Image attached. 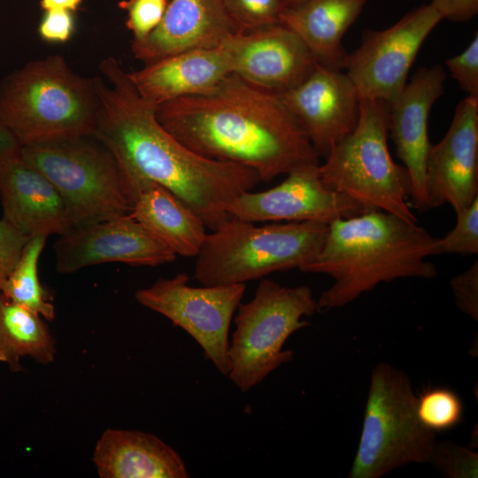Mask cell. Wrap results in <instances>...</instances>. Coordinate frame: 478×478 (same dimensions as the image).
I'll return each instance as SVG.
<instances>
[{"label":"cell","mask_w":478,"mask_h":478,"mask_svg":"<svg viewBox=\"0 0 478 478\" xmlns=\"http://www.w3.org/2000/svg\"><path fill=\"white\" fill-rule=\"evenodd\" d=\"M416 411L419 420L427 428L434 432L444 431L460 422L463 405L454 391L434 388L417 396Z\"/></svg>","instance_id":"cell-26"},{"label":"cell","mask_w":478,"mask_h":478,"mask_svg":"<svg viewBox=\"0 0 478 478\" xmlns=\"http://www.w3.org/2000/svg\"><path fill=\"white\" fill-rule=\"evenodd\" d=\"M231 73L229 58L220 45L147 63L128 76L140 96L157 107L178 97L211 91Z\"/></svg>","instance_id":"cell-20"},{"label":"cell","mask_w":478,"mask_h":478,"mask_svg":"<svg viewBox=\"0 0 478 478\" xmlns=\"http://www.w3.org/2000/svg\"><path fill=\"white\" fill-rule=\"evenodd\" d=\"M74 29L73 19L69 11H47L42 19L38 32L48 42H66Z\"/></svg>","instance_id":"cell-34"},{"label":"cell","mask_w":478,"mask_h":478,"mask_svg":"<svg viewBox=\"0 0 478 478\" xmlns=\"http://www.w3.org/2000/svg\"><path fill=\"white\" fill-rule=\"evenodd\" d=\"M46 238L44 235H32L28 238L17 263L2 286L1 295L46 320H52L55 318V307L49 300L37 272L39 258Z\"/></svg>","instance_id":"cell-25"},{"label":"cell","mask_w":478,"mask_h":478,"mask_svg":"<svg viewBox=\"0 0 478 478\" xmlns=\"http://www.w3.org/2000/svg\"><path fill=\"white\" fill-rule=\"evenodd\" d=\"M238 31L250 32L281 23L286 5L281 0H224Z\"/></svg>","instance_id":"cell-27"},{"label":"cell","mask_w":478,"mask_h":478,"mask_svg":"<svg viewBox=\"0 0 478 478\" xmlns=\"http://www.w3.org/2000/svg\"><path fill=\"white\" fill-rule=\"evenodd\" d=\"M21 145L12 132L0 121V169L20 158Z\"/></svg>","instance_id":"cell-36"},{"label":"cell","mask_w":478,"mask_h":478,"mask_svg":"<svg viewBox=\"0 0 478 478\" xmlns=\"http://www.w3.org/2000/svg\"><path fill=\"white\" fill-rule=\"evenodd\" d=\"M317 63L297 85L279 94L320 157L351 133L361 97L346 73Z\"/></svg>","instance_id":"cell-14"},{"label":"cell","mask_w":478,"mask_h":478,"mask_svg":"<svg viewBox=\"0 0 478 478\" xmlns=\"http://www.w3.org/2000/svg\"><path fill=\"white\" fill-rule=\"evenodd\" d=\"M281 1L284 3L286 7H293V6L299 5L306 2L307 0H281Z\"/></svg>","instance_id":"cell-38"},{"label":"cell","mask_w":478,"mask_h":478,"mask_svg":"<svg viewBox=\"0 0 478 478\" xmlns=\"http://www.w3.org/2000/svg\"><path fill=\"white\" fill-rule=\"evenodd\" d=\"M328 227L317 221L256 226L230 218L206 235L194 277L204 286L232 285L300 269L320 251Z\"/></svg>","instance_id":"cell-5"},{"label":"cell","mask_w":478,"mask_h":478,"mask_svg":"<svg viewBox=\"0 0 478 478\" xmlns=\"http://www.w3.org/2000/svg\"><path fill=\"white\" fill-rule=\"evenodd\" d=\"M438 237L418 222L382 211H368L328 224L317 256L300 270L326 274L333 285L317 300V312L341 308L382 282L402 278L432 279Z\"/></svg>","instance_id":"cell-3"},{"label":"cell","mask_w":478,"mask_h":478,"mask_svg":"<svg viewBox=\"0 0 478 478\" xmlns=\"http://www.w3.org/2000/svg\"><path fill=\"white\" fill-rule=\"evenodd\" d=\"M54 251L58 272L67 274L109 262L156 266L177 257L130 214L75 226L60 235Z\"/></svg>","instance_id":"cell-13"},{"label":"cell","mask_w":478,"mask_h":478,"mask_svg":"<svg viewBox=\"0 0 478 478\" xmlns=\"http://www.w3.org/2000/svg\"><path fill=\"white\" fill-rule=\"evenodd\" d=\"M167 0H124L120 6L127 12L126 25L133 41L145 38L161 21Z\"/></svg>","instance_id":"cell-30"},{"label":"cell","mask_w":478,"mask_h":478,"mask_svg":"<svg viewBox=\"0 0 478 478\" xmlns=\"http://www.w3.org/2000/svg\"><path fill=\"white\" fill-rule=\"evenodd\" d=\"M428 463L448 478H477L478 454L449 441L436 442Z\"/></svg>","instance_id":"cell-29"},{"label":"cell","mask_w":478,"mask_h":478,"mask_svg":"<svg viewBox=\"0 0 478 478\" xmlns=\"http://www.w3.org/2000/svg\"><path fill=\"white\" fill-rule=\"evenodd\" d=\"M126 177L133 197L129 214L176 255L196 257L207 235L202 219L164 186Z\"/></svg>","instance_id":"cell-22"},{"label":"cell","mask_w":478,"mask_h":478,"mask_svg":"<svg viewBox=\"0 0 478 478\" xmlns=\"http://www.w3.org/2000/svg\"><path fill=\"white\" fill-rule=\"evenodd\" d=\"M456 214L455 227L444 237L438 238L436 255L478 253V197Z\"/></svg>","instance_id":"cell-28"},{"label":"cell","mask_w":478,"mask_h":478,"mask_svg":"<svg viewBox=\"0 0 478 478\" xmlns=\"http://www.w3.org/2000/svg\"><path fill=\"white\" fill-rule=\"evenodd\" d=\"M93 462L102 478H188L179 453L159 437L107 428L96 443Z\"/></svg>","instance_id":"cell-21"},{"label":"cell","mask_w":478,"mask_h":478,"mask_svg":"<svg viewBox=\"0 0 478 478\" xmlns=\"http://www.w3.org/2000/svg\"><path fill=\"white\" fill-rule=\"evenodd\" d=\"M458 308L473 320H478V261L450 281Z\"/></svg>","instance_id":"cell-32"},{"label":"cell","mask_w":478,"mask_h":478,"mask_svg":"<svg viewBox=\"0 0 478 478\" xmlns=\"http://www.w3.org/2000/svg\"><path fill=\"white\" fill-rule=\"evenodd\" d=\"M29 237L4 218L0 220V294L4 281L17 263Z\"/></svg>","instance_id":"cell-33"},{"label":"cell","mask_w":478,"mask_h":478,"mask_svg":"<svg viewBox=\"0 0 478 478\" xmlns=\"http://www.w3.org/2000/svg\"><path fill=\"white\" fill-rule=\"evenodd\" d=\"M409 376L387 362L371 373L358 450L348 478H380L412 463H428L436 442L416 411Z\"/></svg>","instance_id":"cell-8"},{"label":"cell","mask_w":478,"mask_h":478,"mask_svg":"<svg viewBox=\"0 0 478 478\" xmlns=\"http://www.w3.org/2000/svg\"><path fill=\"white\" fill-rule=\"evenodd\" d=\"M82 0H41V7L47 11H69L75 12Z\"/></svg>","instance_id":"cell-37"},{"label":"cell","mask_w":478,"mask_h":478,"mask_svg":"<svg viewBox=\"0 0 478 478\" xmlns=\"http://www.w3.org/2000/svg\"><path fill=\"white\" fill-rule=\"evenodd\" d=\"M366 0H307L287 7L281 23L292 30L305 44L316 61L343 70L348 53L342 39L361 14Z\"/></svg>","instance_id":"cell-23"},{"label":"cell","mask_w":478,"mask_h":478,"mask_svg":"<svg viewBox=\"0 0 478 478\" xmlns=\"http://www.w3.org/2000/svg\"><path fill=\"white\" fill-rule=\"evenodd\" d=\"M279 185L261 192L244 191L227 206L231 218L259 222L317 221L325 224L368 212L348 196L328 189L319 164H307L289 173Z\"/></svg>","instance_id":"cell-12"},{"label":"cell","mask_w":478,"mask_h":478,"mask_svg":"<svg viewBox=\"0 0 478 478\" xmlns=\"http://www.w3.org/2000/svg\"><path fill=\"white\" fill-rule=\"evenodd\" d=\"M189 277L181 273L159 278L148 288L138 289L135 299L190 335L218 371L228 375L229 328L246 289L245 283L192 287Z\"/></svg>","instance_id":"cell-10"},{"label":"cell","mask_w":478,"mask_h":478,"mask_svg":"<svg viewBox=\"0 0 478 478\" xmlns=\"http://www.w3.org/2000/svg\"><path fill=\"white\" fill-rule=\"evenodd\" d=\"M451 75L468 96L478 97V34L461 53L445 61Z\"/></svg>","instance_id":"cell-31"},{"label":"cell","mask_w":478,"mask_h":478,"mask_svg":"<svg viewBox=\"0 0 478 478\" xmlns=\"http://www.w3.org/2000/svg\"><path fill=\"white\" fill-rule=\"evenodd\" d=\"M236 312L228 376L247 392L293 359V351L283 345L294 332L310 325L302 318L317 312V300L307 286L285 287L262 278L253 298L240 303Z\"/></svg>","instance_id":"cell-9"},{"label":"cell","mask_w":478,"mask_h":478,"mask_svg":"<svg viewBox=\"0 0 478 478\" xmlns=\"http://www.w3.org/2000/svg\"><path fill=\"white\" fill-rule=\"evenodd\" d=\"M156 117L192 151L250 167L261 181L319 164V154L279 95L233 73L211 91L159 104Z\"/></svg>","instance_id":"cell-2"},{"label":"cell","mask_w":478,"mask_h":478,"mask_svg":"<svg viewBox=\"0 0 478 478\" xmlns=\"http://www.w3.org/2000/svg\"><path fill=\"white\" fill-rule=\"evenodd\" d=\"M220 45L233 73L278 95L300 83L318 63L302 40L281 23L233 33Z\"/></svg>","instance_id":"cell-16"},{"label":"cell","mask_w":478,"mask_h":478,"mask_svg":"<svg viewBox=\"0 0 478 478\" xmlns=\"http://www.w3.org/2000/svg\"><path fill=\"white\" fill-rule=\"evenodd\" d=\"M20 158L55 186L75 226L129 214L132 210L131 189L119 161L93 135L27 144L21 147Z\"/></svg>","instance_id":"cell-7"},{"label":"cell","mask_w":478,"mask_h":478,"mask_svg":"<svg viewBox=\"0 0 478 478\" xmlns=\"http://www.w3.org/2000/svg\"><path fill=\"white\" fill-rule=\"evenodd\" d=\"M99 71L103 78H94L99 107L93 136L113 153L124 173L164 186L212 231L229 220L227 206L261 181L258 173L202 157L175 139L114 58L103 59Z\"/></svg>","instance_id":"cell-1"},{"label":"cell","mask_w":478,"mask_h":478,"mask_svg":"<svg viewBox=\"0 0 478 478\" xmlns=\"http://www.w3.org/2000/svg\"><path fill=\"white\" fill-rule=\"evenodd\" d=\"M389 104L361 98L354 130L336 143L319 165L323 184L344 194L367 211H382L418 222L408 198L411 180L388 148Z\"/></svg>","instance_id":"cell-6"},{"label":"cell","mask_w":478,"mask_h":478,"mask_svg":"<svg viewBox=\"0 0 478 478\" xmlns=\"http://www.w3.org/2000/svg\"><path fill=\"white\" fill-rule=\"evenodd\" d=\"M0 198L3 218L27 236L61 235L75 226L55 186L20 158L0 169Z\"/></svg>","instance_id":"cell-19"},{"label":"cell","mask_w":478,"mask_h":478,"mask_svg":"<svg viewBox=\"0 0 478 478\" xmlns=\"http://www.w3.org/2000/svg\"><path fill=\"white\" fill-rule=\"evenodd\" d=\"M425 196L428 210L449 204L455 212L478 197V97L462 99L443 138L431 144Z\"/></svg>","instance_id":"cell-15"},{"label":"cell","mask_w":478,"mask_h":478,"mask_svg":"<svg viewBox=\"0 0 478 478\" xmlns=\"http://www.w3.org/2000/svg\"><path fill=\"white\" fill-rule=\"evenodd\" d=\"M442 19L428 4L409 11L390 27L365 30L344 67L360 97L390 104L406 84L422 43Z\"/></svg>","instance_id":"cell-11"},{"label":"cell","mask_w":478,"mask_h":478,"mask_svg":"<svg viewBox=\"0 0 478 478\" xmlns=\"http://www.w3.org/2000/svg\"><path fill=\"white\" fill-rule=\"evenodd\" d=\"M235 32L224 0H171L157 27L132 41L131 50L147 64L189 50L218 47Z\"/></svg>","instance_id":"cell-18"},{"label":"cell","mask_w":478,"mask_h":478,"mask_svg":"<svg viewBox=\"0 0 478 478\" xmlns=\"http://www.w3.org/2000/svg\"><path fill=\"white\" fill-rule=\"evenodd\" d=\"M445 71L441 65L420 67L389 104V133L396 153L411 180V203L419 212L428 211L425 168L431 144L428 120L435 102L443 94Z\"/></svg>","instance_id":"cell-17"},{"label":"cell","mask_w":478,"mask_h":478,"mask_svg":"<svg viewBox=\"0 0 478 478\" xmlns=\"http://www.w3.org/2000/svg\"><path fill=\"white\" fill-rule=\"evenodd\" d=\"M429 4L441 18L466 22L478 13V0H432Z\"/></svg>","instance_id":"cell-35"},{"label":"cell","mask_w":478,"mask_h":478,"mask_svg":"<svg viewBox=\"0 0 478 478\" xmlns=\"http://www.w3.org/2000/svg\"><path fill=\"white\" fill-rule=\"evenodd\" d=\"M98 107L94 78L75 73L60 55L29 61L0 82V121L21 147L93 135Z\"/></svg>","instance_id":"cell-4"},{"label":"cell","mask_w":478,"mask_h":478,"mask_svg":"<svg viewBox=\"0 0 478 478\" xmlns=\"http://www.w3.org/2000/svg\"><path fill=\"white\" fill-rule=\"evenodd\" d=\"M1 61V60H0Z\"/></svg>","instance_id":"cell-39"},{"label":"cell","mask_w":478,"mask_h":478,"mask_svg":"<svg viewBox=\"0 0 478 478\" xmlns=\"http://www.w3.org/2000/svg\"><path fill=\"white\" fill-rule=\"evenodd\" d=\"M55 355V341L42 317L0 294V362L19 372L23 357L46 365Z\"/></svg>","instance_id":"cell-24"}]
</instances>
